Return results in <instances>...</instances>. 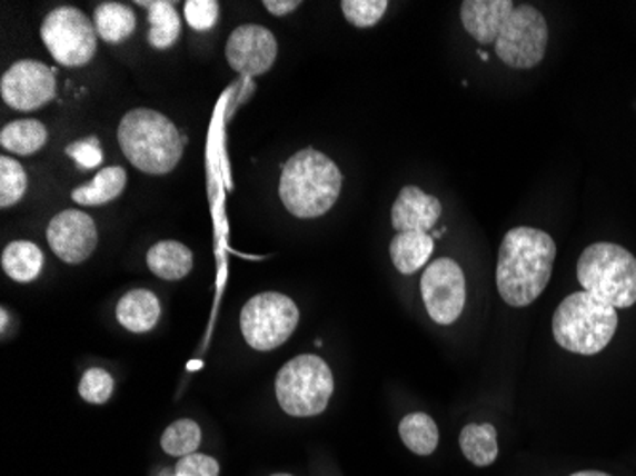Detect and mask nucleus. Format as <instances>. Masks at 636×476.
<instances>
[{
  "mask_svg": "<svg viewBox=\"0 0 636 476\" xmlns=\"http://www.w3.org/2000/svg\"><path fill=\"white\" fill-rule=\"evenodd\" d=\"M557 245L534 227H515L497 251L496 285L510 307H528L549 285Z\"/></svg>",
  "mask_w": 636,
  "mask_h": 476,
  "instance_id": "f257e3e1",
  "label": "nucleus"
},
{
  "mask_svg": "<svg viewBox=\"0 0 636 476\" xmlns=\"http://www.w3.org/2000/svg\"><path fill=\"white\" fill-rule=\"evenodd\" d=\"M341 184L338 165L309 147L282 166L280 200L296 218H320L338 202Z\"/></svg>",
  "mask_w": 636,
  "mask_h": 476,
  "instance_id": "f03ea898",
  "label": "nucleus"
},
{
  "mask_svg": "<svg viewBox=\"0 0 636 476\" xmlns=\"http://www.w3.org/2000/svg\"><path fill=\"white\" fill-rule=\"evenodd\" d=\"M120 149L141 172L162 176L172 172L183 157L186 138L172 120L153 109H132L120 120Z\"/></svg>",
  "mask_w": 636,
  "mask_h": 476,
  "instance_id": "7ed1b4c3",
  "label": "nucleus"
},
{
  "mask_svg": "<svg viewBox=\"0 0 636 476\" xmlns=\"http://www.w3.org/2000/svg\"><path fill=\"white\" fill-rule=\"evenodd\" d=\"M617 325V309L587 291H576L558 305L553 317V336L566 351L593 357L610 345Z\"/></svg>",
  "mask_w": 636,
  "mask_h": 476,
  "instance_id": "20e7f679",
  "label": "nucleus"
},
{
  "mask_svg": "<svg viewBox=\"0 0 636 476\" xmlns=\"http://www.w3.org/2000/svg\"><path fill=\"white\" fill-rule=\"evenodd\" d=\"M577 280L584 291L617 311L636 304V258L624 246H587L577 259Z\"/></svg>",
  "mask_w": 636,
  "mask_h": 476,
  "instance_id": "39448f33",
  "label": "nucleus"
},
{
  "mask_svg": "<svg viewBox=\"0 0 636 476\" xmlns=\"http://www.w3.org/2000/svg\"><path fill=\"white\" fill-rule=\"evenodd\" d=\"M280 408L294 417L318 416L334 395L330 366L315 355H299L282 366L275 381Z\"/></svg>",
  "mask_w": 636,
  "mask_h": 476,
  "instance_id": "423d86ee",
  "label": "nucleus"
},
{
  "mask_svg": "<svg viewBox=\"0 0 636 476\" xmlns=\"http://www.w3.org/2000/svg\"><path fill=\"white\" fill-rule=\"evenodd\" d=\"M298 323V305L277 291L254 296L240 313V330L256 351H272L286 344Z\"/></svg>",
  "mask_w": 636,
  "mask_h": 476,
  "instance_id": "0eeeda50",
  "label": "nucleus"
},
{
  "mask_svg": "<svg viewBox=\"0 0 636 476\" xmlns=\"http://www.w3.org/2000/svg\"><path fill=\"white\" fill-rule=\"evenodd\" d=\"M40 37L53 60L66 67L87 66L98 48V31L87 13L73 7L56 8L40 26Z\"/></svg>",
  "mask_w": 636,
  "mask_h": 476,
  "instance_id": "6e6552de",
  "label": "nucleus"
},
{
  "mask_svg": "<svg viewBox=\"0 0 636 476\" xmlns=\"http://www.w3.org/2000/svg\"><path fill=\"white\" fill-rule=\"evenodd\" d=\"M549 44V27L544 13L530 4L515 7L496 40V52L505 66L531 69L541 63Z\"/></svg>",
  "mask_w": 636,
  "mask_h": 476,
  "instance_id": "1a4fd4ad",
  "label": "nucleus"
},
{
  "mask_svg": "<svg viewBox=\"0 0 636 476\" xmlns=\"http://www.w3.org/2000/svg\"><path fill=\"white\" fill-rule=\"evenodd\" d=\"M421 296L429 317L437 325H454L461 317L467 299L464 269L458 261L450 258L433 261L421 277Z\"/></svg>",
  "mask_w": 636,
  "mask_h": 476,
  "instance_id": "9d476101",
  "label": "nucleus"
},
{
  "mask_svg": "<svg viewBox=\"0 0 636 476\" xmlns=\"http://www.w3.org/2000/svg\"><path fill=\"white\" fill-rule=\"evenodd\" d=\"M0 93L16 111H34L56 98V77L40 61L21 60L2 75Z\"/></svg>",
  "mask_w": 636,
  "mask_h": 476,
  "instance_id": "9b49d317",
  "label": "nucleus"
},
{
  "mask_svg": "<svg viewBox=\"0 0 636 476\" xmlns=\"http://www.w3.org/2000/svg\"><path fill=\"white\" fill-rule=\"evenodd\" d=\"M277 39L266 27L246 23L232 31L227 40L229 66L245 77H259L271 69L277 60Z\"/></svg>",
  "mask_w": 636,
  "mask_h": 476,
  "instance_id": "f8f14e48",
  "label": "nucleus"
},
{
  "mask_svg": "<svg viewBox=\"0 0 636 476\" xmlns=\"http://www.w3.org/2000/svg\"><path fill=\"white\" fill-rule=\"evenodd\" d=\"M48 245L66 264H82L98 246V229L93 219L80 210H63L50 221Z\"/></svg>",
  "mask_w": 636,
  "mask_h": 476,
  "instance_id": "ddd939ff",
  "label": "nucleus"
},
{
  "mask_svg": "<svg viewBox=\"0 0 636 476\" xmlns=\"http://www.w3.org/2000/svg\"><path fill=\"white\" fill-rule=\"evenodd\" d=\"M443 216V205L437 197L419 187L406 186L392 205L391 224L397 232H429Z\"/></svg>",
  "mask_w": 636,
  "mask_h": 476,
  "instance_id": "4468645a",
  "label": "nucleus"
},
{
  "mask_svg": "<svg viewBox=\"0 0 636 476\" xmlns=\"http://www.w3.org/2000/svg\"><path fill=\"white\" fill-rule=\"evenodd\" d=\"M513 10L515 2L510 0H465L461 2V23L478 44H496Z\"/></svg>",
  "mask_w": 636,
  "mask_h": 476,
  "instance_id": "2eb2a0df",
  "label": "nucleus"
},
{
  "mask_svg": "<svg viewBox=\"0 0 636 476\" xmlns=\"http://www.w3.org/2000/svg\"><path fill=\"white\" fill-rule=\"evenodd\" d=\"M117 318L120 325L133 334L153 330L160 318V304L153 291H128L117 305Z\"/></svg>",
  "mask_w": 636,
  "mask_h": 476,
  "instance_id": "dca6fc26",
  "label": "nucleus"
},
{
  "mask_svg": "<svg viewBox=\"0 0 636 476\" xmlns=\"http://www.w3.org/2000/svg\"><path fill=\"white\" fill-rule=\"evenodd\" d=\"M433 250L435 238L429 232H398L389 246L392 265L403 275L419 271L431 258Z\"/></svg>",
  "mask_w": 636,
  "mask_h": 476,
  "instance_id": "f3484780",
  "label": "nucleus"
},
{
  "mask_svg": "<svg viewBox=\"0 0 636 476\" xmlns=\"http://www.w3.org/2000/svg\"><path fill=\"white\" fill-rule=\"evenodd\" d=\"M147 265L157 277L179 280L192 269V251L178 240H162L147 251Z\"/></svg>",
  "mask_w": 636,
  "mask_h": 476,
  "instance_id": "a211bd4d",
  "label": "nucleus"
},
{
  "mask_svg": "<svg viewBox=\"0 0 636 476\" xmlns=\"http://www.w3.org/2000/svg\"><path fill=\"white\" fill-rule=\"evenodd\" d=\"M127 187V172L120 166L103 168L98 176L88 181L87 186L74 189L73 197L77 205L101 206L109 205L111 200L119 199Z\"/></svg>",
  "mask_w": 636,
  "mask_h": 476,
  "instance_id": "6ab92c4d",
  "label": "nucleus"
},
{
  "mask_svg": "<svg viewBox=\"0 0 636 476\" xmlns=\"http://www.w3.org/2000/svg\"><path fill=\"white\" fill-rule=\"evenodd\" d=\"M44 254L29 240H13L2 251V269L16 282H31L39 277Z\"/></svg>",
  "mask_w": 636,
  "mask_h": 476,
  "instance_id": "aec40b11",
  "label": "nucleus"
},
{
  "mask_svg": "<svg viewBox=\"0 0 636 476\" xmlns=\"http://www.w3.org/2000/svg\"><path fill=\"white\" fill-rule=\"evenodd\" d=\"M93 26L98 37L111 44H119L136 31V13L120 2H103L93 12Z\"/></svg>",
  "mask_w": 636,
  "mask_h": 476,
  "instance_id": "412c9836",
  "label": "nucleus"
},
{
  "mask_svg": "<svg viewBox=\"0 0 636 476\" xmlns=\"http://www.w3.org/2000/svg\"><path fill=\"white\" fill-rule=\"evenodd\" d=\"M459 446L473 465L490 467L499 456L496 427L491 424L465 425L459 435Z\"/></svg>",
  "mask_w": 636,
  "mask_h": 476,
  "instance_id": "4be33fe9",
  "label": "nucleus"
},
{
  "mask_svg": "<svg viewBox=\"0 0 636 476\" xmlns=\"http://www.w3.org/2000/svg\"><path fill=\"white\" fill-rule=\"evenodd\" d=\"M47 128L34 119L13 120L0 132V146L21 157L40 151L47 143Z\"/></svg>",
  "mask_w": 636,
  "mask_h": 476,
  "instance_id": "5701e85b",
  "label": "nucleus"
},
{
  "mask_svg": "<svg viewBox=\"0 0 636 476\" xmlns=\"http://www.w3.org/2000/svg\"><path fill=\"white\" fill-rule=\"evenodd\" d=\"M140 4L149 8V23H151L149 37H147L149 44L157 50L173 47L181 34V21L172 2L155 0V2H140Z\"/></svg>",
  "mask_w": 636,
  "mask_h": 476,
  "instance_id": "b1692460",
  "label": "nucleus"
},
{
  "mask_svg": "<svg viewBox=\"0 0 636 476\" xmlns=\"http://www.w3.org/2000/svg\"><path fill=\"white\" fill-rule=\"evenodd\" d=\"M400 438L405 443L408 450L418 454V456H429L433 452L437 450L438 446V427L433 417L427 414H410L400 422L398 427Z\"/></svg>",
  "mask_w": 636,
  "mask_h": 476,
  "instance_id": "393cba45",
  "label": "nucleus"
},
{
  "mask_svg": "<svg viewBox=\"0 0 636 476\" xmlns=\"http://www.w3.org/2000/svg\"><path fill=\"white\" fill-rule=\"evenodd\" d=\"M200 444V427L192 419H179L170 425L160 438V446L166 454L176 457H186L195 454Z\"/></svg>",
  "mask_w": 636,
  "mask_h": 476,
  "instance_id": "a878e982",
  "label": "nucleus"
},
{
  "mask_svg": "<svg viewBox=\"0 0 636 476\" xmlns=\"http://www.w3.org/2000/svg\"><path fill=\"white\" fill-rule=\"evenodd\" d=\"M27 191V173L18 160L0 157V206L18 205Z\"/></svg>",
  "mask_w": 636,
  "mask_h": 476,
  "instance_id": "bb28decb",
  "label": "nucleus"
},
{
  "mask_svg": "<svg viewBox=\"0 0 636 476\" xmlns=\"http://www.w3.org/2000/svg\"><path fill=\"white\" fill-rule=\"evenodd\" d=\"M387 7H389L387 0H344L341 2V10L347 21L360 29L378 26V21L387 12Z\"/></svg>",
  "mask_w": 636,
  "mask_h": 476,
  "instance_id": "cd10ccee",
  "label": "nucleus"
},
{
  "mask_svg": "<svg viewBox=\"0 0 636 476\" xmlns=\"http://www.w3.org/2000/svg\"><path fill=\"white\" fill-rule=\"evenodd\" d=\"M115 381L111 374L101 368L85 371L80 379L79 393L90 404H106L113 395Z\"/></svg>",
  "mask_w": 636,
  "mask_h": 476,
  "instance_id": "c85d7f7f",
  "label": "nucleus"
},
{
  "mask_svg": "<svg viewBox=\"0 0 636 476\" xmlns=\"http://www.w3.org/2000/svg\"><path fill=\"white\" fill-rule=\"evenodd\" d=\"M219 4L216 0H187L186 20L195 31H208L216 26Z\"/></svg>",
  "mask_w": 636,
  "mask_h": 476,
  "instance_id": "c756f323",
  "label": "nucleus"
},
{
  "mask_svg": "<svg viewBox=\"0 0 636 476\" xmlns=\"http://www.w3.org/2000/svg\"><path fill=\"white\" fill-rule=\"evenodd\" d=\"M67 155L74 160V165L82 170H92L103 162V151H101L98 138L80 139L73 146L67 147Z\"/></svg>",
  "mask_w": 636,
  "mask_h": 476,
  "instance_id": "7c9ffc66",
  "label": "nucleus"
},
{
  "mask_svg": "<svg viewBox=\"0 0 636 476\" xmlns=\"http://www.w3.org/2000/svg\"><path fill=\"white\" fill-rule=\"evenodd\" d=\"M176 473L186 476H218L219 465L213 457L195 452L179 462Z\"/></svg>",
  "mask_w": 636,
  "mask_h": 476,
  "instance_id": "2f4dec72",
  "label": "nucleus"
},
{
  "mask_svg": "<svg viewBox=\"0 0 636 476\" xmlns=\"http://www.w3.org/2000/svg\"><path fill=\"white\" fill-rule=\"evenodd\" d=\"M264 7H266L272 16L282 18L286 13L298 10V7H301V2H299V0H266Z\"/></svg>",
  "mask_w": 636,
  "mask_h": 476,
  "instance_id": "473e14b6",
  "label": "nucleus"
},
{
  "mask_svg": "<svg viewBox=\"0 0 636 476\" xmlns=\"http://www.w3.org/2000/svg\"><path fill=\"white\" fill-rule=\"evenodd\" d=\"M570 476H612L608 473H600V470H579V473H574Z\"/></svg>",
  "mask_w": 636,
  "mask_h": 476,
  "instance_id": "72a5a7b5",
  "label": "nucleus"
},
{
  "mask_svg": "<svg viewBox=\"0 0 636 476\" xmlns=\"http://www.w3.org/2000/svg\"><path fill=\"white\" fill-rule=\"evenodd\" d=\"M480 60H488V53L480 52Z\"/></svg>",
  "mask_w": 636,
  "mask_h": 476,
  "instance_id": "f704fd0d",
  "label": "nucleus"
},
{
  "mask_svg": "<svg viewBox=\"0 0 636 476\" xmlns=\"http://www.w3.org/2000/svg\"><path fill=\"white\" fill-rule=\"evenodd\" d=\"M272 476H292V475H272Z\"/></svg>",
  "mask_w": 636,
  "mask_h": 476,
  "instance_id": "c9c22d12",
  "label": "nucleus"
},
{
  "mask_svg": "<svg viewBox=\"0 0 636 476\" xmlns=\"http://www.w3.org/2000/svg\"><path fill=\"white\" fill-rule=\"evenodd\" d=\"M173 476H186V475H179V473H176V475H173Z\"/></svg>",
  "mask_w": 636,
  "mask_h": 476,
  "instance_id": "e433bc0d",
  "label": "nucleus"
}]
</instances>
